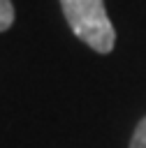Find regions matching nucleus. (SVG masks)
Wrapping results in <instances>:
<instances>
[{"instance_id":"nucleus-1","label":"nucleus","mask_w":146,"mask_h":148,"mask_svg":"<svg viewBox=\"0 0 146 148\" xmlns=\"http://www.w3.org/2000/svg\"><path fill=\"white\" fill-rule=\"evenodd\" d=\"M63 16L70 30L93 51L111 53L116 46V30L107 14L104 0H60Z\"/></svg>"},{"instance_id":"nucleus-2","label":"nucleus","mask_w":146,"mask_h":148,"mask_svg":"<svg viewBox=\"0 0 146 148\" xmlns=\"http://www.w3.org/2000/svg\"><path fill=\"white\" fill-rule=\"evenodd\" d=\"M14 23V5L12 0H0V32L9 30Z\"/></svg>"},{"instance_id":"nucleus-3","label":"nucleus","mask_w":146,"mask_h":148,"mask_svg":"<svg viewBox=\"0 0 146 148\" xmlns=\"http://www.w3.org/2000/svg\"><path fill=\"white\" fill-rule=\"evenodd\" d=\"M130 148H146V116L137 123L132 139H130Z\"/></svg>"}]
</instances>
